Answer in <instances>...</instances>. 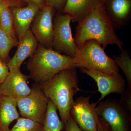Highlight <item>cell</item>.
Listing matches in <instances>:
<instances>
[{
  "mask_svg": "<svg viewBox=\"0 0 131 131\" xmlns=\"http://www.w3.org/2000/svg\"><path fill=\"white\" fill-rule=\"evenodd\" d=\"M105 12L114 31L131 20V0H105Z\"/></svg>",
  "mask_w": 131,
  "mask_h": 131,
  "instance_id": "7c38bea8",
  "label": "cell"
},
{
  "mask_svg": "<svg viewBox=\"0 0 131 131\" xmlns=\"http://www.w3.org/2000/svg\"><path fill=\"white\" fill-rule=\"evenodd\" d=\"M23 1L27 3L29 2H32L38 5L40 8L43 7L46 5L45 0H23Z\"/></svg>",
  "mask_w": 131,
  "mask_h": 131,
  "instance_id": "83f0119b",
  "label": "cell"
},
{
  "mask_svg": "<svg viewBox=\"0 0 131 131\" xmlns=\"http://www.w3.org/2000/svg\"><path fill=\"white\" fill-rule=\"evenodd\" d=\"M57 109L50 99H48L45 119L40 131H62L64 125L59 118Z\"/></svg>",
  "mask_w": 131,
  "mask_h": 131,
  "instance_id": "e0dca14e",
  "label": "cell"
},
{
  "mask_svg": "<svg viewBox=\"0 0 131 131\" xmlns=\"http://www.w3.org/2000/svg\"><path fill=\"white\" fill-rule=\"evenodd\" d=\"M2 96V95L1 94V93H0V99H1V98Z\"/></svg>",
  "mask_w": 131,
  "mask_h": 131,
  "instance_id": "f1b7e54d",
  "label": "cell"
},
{
  "mask_svg": "<svg viewBox=\"0 0 131 131\" xmlns=\"http://www.w3.org/2000/svg\"><path fill=\"white\" fill-rule=\"evenodd\" d=\"M98 116L110 126L111 131H131V114L115 99L100 102L97 107Z\"/></svg>",
  "mask_w": 131,
  "mask_h": 131,
  "instance_id": "52a82bcc",
  "label": "cell"
},
{
  "mask_svg": "<svg viewBox=\"0 0 131 131\" xmlns=\"http://www.w3.org/2000/svg\"><path fill=\"white\" fill-rule=\"evenodd\" d=\"M30 79L28 75L22 73L20 68H13L9 70L5 81L0 84V93L16 100L25 97L31 91L27 83Z\"/></svg>",
  "mask_w": 131,
  "mask_h": 131,
  "instance_id": "8fae6325",
  "label": "cell"
},
{
  "mask_svg": "<svg viewBox=\"0 0 131 131\" xmlns=\"http://www.w3.org/2000/svg\"><path fill=\"white\" fill-rule=\"evenodd\" d=\"M16 100L2 95L0 99V131H9L10 124L20 117Z\"/></svg>",
  "mask_w": 131,
  "mask_h": 131,
  "instance_id": "2e32d148",
  "label": "cell"
},
{
  "mask_svg": "<svg viewBox=\"0 0 131 131\" xmlns=\"http://www.w3.org/2000/svg\"><path fill=\"white\" fill-rule=\"evenodd\" d=\"M30 79L40 83L51 79L61 71L76 68L73 58L60 54L39 44L27 63Z\"/></svg>",
  "mask_w": 131,
  "mask_h": 131,
  "instance_id": "3957f363",
  "label": "cell"
},
{
  "mask_svg": "<svg viewBox=\"0 0 131 131\" xmlns=\"http://www.w3.org/2000/svg\"><path fill=\"white\" fill-rule=\"evenodd\" d=\"M46 5L50 6L56 12L62 13L65 5L66 0H45Z\"/></svg>",
  "mask_w": 131,
  "mask_h": 131,
  "instance_id": "603a6c76",
  "label": "cell"
},
{
  "mask_svg": "<svg viewBox=\"0 0 131 131\" xmlns=\"http://www.w3.org/2000/svg\"><path fill=\"white\" fill-rule=\"evenodd\" d=\"M38 84L56 106L64 125L70 117L74 97L80 91L76 68L61 71L50 80Z\"/></svg>",
  "mask_w": 131,
  "mask_h": 131,
  "instance_id": "7a4b0ae2",
  "label": "cell"
},
{
  "mask_svg": "<svg viewBox=\"0 0 131 131\" xmlns=\"http://www.w3.org/2000/svg\"><path fill=\"white\" fill-rule=\"evenodd\" d=\"M64 131H83L70 115L64 124Z\"/></svg>",
  "mask_w": 131,
  "mask_h": 131,
  "instance_id": "cb8c5ba5",
  "label": "cell"
},
{
  "mask_svg": "<svg viewBox=\"0 0 131 131\" xmlns=\"http://www.w3.org/2000/svg\"><path fill=\"white\" fill-rule=\"evenodd\" d=\"M101 0H66L62 13L70 15L71 21L81 22Z\"/></svg>",
  "mask_w": 131,
  "mask_h": 131,
  "instance_id": "9a60e30c",
  "label": "cell"
},
{
  "mask_svg": "<svg viewBox=\"0 0 131 131\" xmlns=\"http://www.w3.org/2000/svg\"><path fill=\"white\" fill-rule=\"evenodd\" d=\"M39 8V6L32 2H27V5L24 7L19 6L9 7L18 40L30 29L33 19Z\"/></svg>",
  "mask_w": 131,
  "mask_h": 131,
  "instance_id": "4fadbf2b",
  "label": "cell"
},
{
  "mask_svg": "<svg viewBox=\"0 0 131 131\" xmlns=\"http://www.w3.org/2000/svg\"><path fill=\"white\" fill-rule=\"evenodd\" d=\"M79 69L82 73L90 77L96 82L98 91L101 94L99 101L103 100L108 95L112 93L122 94L126 88V82L119 73L115 75H108L84 68Z\"/></svg>",
  "mask_w": 131,
  "mask_h": 131,
  "instance_id": "30bf717a",
  "label": "cell"
},
{
  "mask_svg": "<svg viewBox=\"0 0 131 131\" xmlns=\"http://www.w3.org/2000/svg\"><path fill=\"white\" fill-rule=\"evenodd\" d=\"M104 1L101 0L85 18L76 27L74 40L78 48L88 40L99 42L104 50L109 45H115L122 50L124 43L115 32L105 12Z\"/></svg>",
  "mask_w": 131,
  "mask_h": 131,
  "instance_id": "6da1fadb",
  "label": "cell"
},
{
  "mask_svg": "<svg viewBox=\"0 0 131 131\" xmlns=\"http://www.w3.org/2000/svg\"><path fill=\"white\" fill-rule=\"evenodd\" d=\"M77 68H83L115 75L119 69L113 59L106 54L101 45L93 39L87 40L78 48L73 57Z\"/></svg>",
  "mask_w": 131,
  "mask_h": 131,
  "instance_id": "277c9868",
  "label": "cell"
},
{
  "mask_svg": "<svg viewBox=\"0 0 131 131\" xmlns=\"http://www.w3.org/2000/svg\"><path fill=\"white\" fill-rule=\"evenodd\" d=\"M9 73L7 64L0 60V84L5 81Z\"/></svg>",
  "mask_w": 131,
  "mask_h": 131,
  "instance_id": "d4e9b609",
  "label": "cell"
},
{
  "mask_svg": "<svg viewBox=\"0 0 131 131\" xmlns=\"http://www.w3.org/2000/svg\"><path fill=\"white\" fill-rule=\"evenodd\" d=\"M18 42V38L10 37L0 25V60L7 64L11 59L9 52L12 48L17 46Z\"/></svg>",
  "mask_w": 131,
  "mask_h": 131,
  "instance_id": "ac0fdd59",
  "label": "cell"
},
{
  "mask_svg": "<svg viewBox=\"0 0 131 131\" xmlns=\"http://www.w3.org/2000/svg\"><path fill=\"white\" fill-rule=\"evenodd\" d=\"M97 131H111L109 125L100 116L97 121Z\"/></svg>",
  "mask_w": 131,
  "mask_h": 131,
  "instance_id": "4316f807",
  "label": "cell"
},
{
  "mask_svg": "<svg viewBox=\"0 0 131 131\" xmlns=\"http://www.w3.org/2000/svg\"><path fill=\"white\" fill-rule=\"evenodd\" d=\"M18 40L16 51L7 64L9 70L20 68L23 62L35 53L39 45L30 29Z\"/></svg>",
  "mask_w": 131,
  "mask_h": 131,
  "instance_id": "5bb4252c",
  "label": "cell"
},
{
  "mask_svg": "<svg viewBox=\"0 0 131 131\" xmlns=\"http://www.w3.org/2000/svg\"><path fill=\"white\" fill-rule=\"evenodd\" d=\"M70 15L56 13L53 20V38L52 49L60 54L73 58L78 48L75 43L70 27Z\"/></svg>",
  "mask_w": 131,
  "mask_h": 131,
  "instance_id": "5b68a950",
  "label": "cell"
},
{
  "mask_svg": "<svg viewBox=\"0 0 131 131\" xmlns=\"http://www.w3.org/2000/svg\"><path fill=\"white\" fill-rule=\"evenodd\" d=\"M6 1H13V0H6Z\"/></svg>",
  "mask_w": 131,
  "mask_h": 131,
  "instance_id": "f546056e",
  "label": "cell"
},
{
  "mask_svg": "<svg viewBox=\"0 0 131 131\" xmlns=\"http://www.w3.org/2000/svg\"><path fill=\"white\" fill-rule=\"evenodd\" d=\"M42 126V124L32 120L20 117L9 131H40Z\"/></svg>",
  "mask_w": 131,
  "mask_h": 131,
  "instance_id": "44dd1931",
  "label": "cell"
},
{
  "mask_svg": "<svg viewBox=\"0 0 131 131\" xmlns=\"http://www.w3.org/2000/svg\"><path fill=\"white\" fill-rule=\"evenodd\" d=\"M30 93L16 100V105L21 117L43 125L45 119L48 99L40 85L35 83Z\"/></svg>",
  "mask_w": 131,
  "mask_h": 131,
  "instance_id": "8992f818",
  "label": "cell"
},
{
  "mask_svg": "<svg viewBox=\"0 0 131 131\" xmlns=\"http://www.w3.org/2000/svg\"><path fill=\"white\" fill-rule=\"evenodd\" d=\"M121 95L119 102L125 109L131 114V86H127Z\"/></svg>",
  "mask_w": 131,
  "mask_h": 131,
  "instance_id": "7402d4cb",
  "label": "cell"
},
{
  "mask_svg": "<svg viewBox=\"0 0 131 131\" xmlns=\"http://www.w3.org/2000/svg\"><path fill=\"white\" fill-rule=\"evenodd\" d=\"M56 11L50 6L40 8L31 24L30 29L39 44L52 49L53 38V20Z\"/></svg>",
  "mask_w": 131,
  "mask_h": 131,
  "instance_id": "ba28073f",
  "label": "cell"
},
{
  "mask_svg": "<svg viewBox=\"0 0 131 131\" xmlns=\"http://www.w3.org/2000/svg\"><path fill=\"white\" fill-rule=\"evenodd\" d=\"M21 0H13V1H6L0 0V12L3 8L7 7L13 6H20Z\"/></svg>",
  "mask_w": 131,
  "mask_h": 131,
  "instance_id": "484cf974",
  "label": "cell"
},
{
  "mask_svg": "<svg viewBox=\"0 0 131 131\" xmlns=\"http://www.w3.org/2000/svg\"><path fill=\"white\" fill-rule=\"evenodd\" d=\"M113 59L117 67L121 69L127 81V86H131V59L128 50L122 49L117 56H113Z\"/></svg>",
  "mask_w": 131,
  "mask_h": 131,
  "instance_id": "d6986e66",
  "label": "cell"
},
{
  "mask_svg": "<svg viewBox=\"0 0 131 131\" xmlns=\"http://www.w3.org/2000/svg\"><path fill=\"white\" fill-rule=\"evenodd\" d=\"M9 7H5L0 12V25L3 30L13 38H18L16 37L14 24Z\"/></svg>",
  "mask_w": 131,
  "mask_h": 131,
  "instance_id": "ffe728a7",
  "label": "cell"
},
{
  "mask_svg": "<svg viewBox=\"0 0 131 131\" xmlns=\"http://www.w3.org/2000/svg\"><path fill=\"white\" fill-rule=\"evenodd\" d=\"M90 100V96L78 97L73 102L70 115L83 131H97V103H91Z\"/></svg>",
  "mask_w": 131,
  "mask_h": 131,
  "instance_id": "9c48e42d",
  "label": "cell"
}]
</instances>
